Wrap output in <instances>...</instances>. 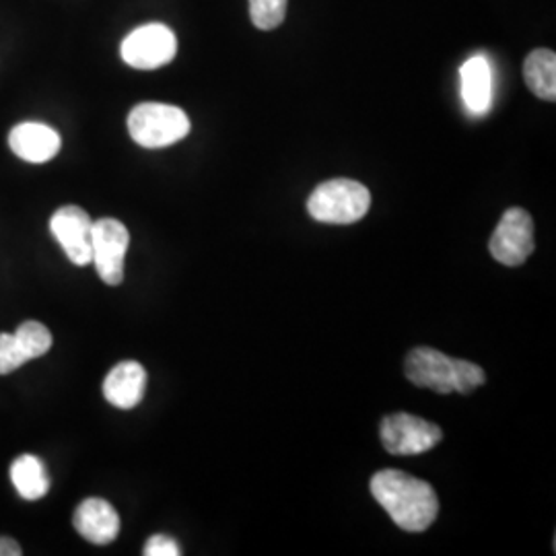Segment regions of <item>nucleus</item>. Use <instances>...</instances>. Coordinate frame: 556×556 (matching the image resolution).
<instances>
[{
  "label": "nucleus",
  "instance_id": "obj_2",
  "mask_svg": "<svg viewBox=\"0 0 556 556\" xmlns=\"http://www.w3.org/2000/svg\"><path fill=\"white\" fill-rule=\"evenodd\" d=\"M404 374L417 388L438 394H470L484 383V371L477 363L447 357L438 349H413L404 361Z\"/></svg>",
  "mask_w": 556,
  "mask_h": 556
},
{
  "label": "nucleus",
  "instance_id": "obj_4",
  "mask_svg": "<svg viewBox=\"0 0 556 556\" xmlns=\"http://www.w3.org/2000/svg\"><path fill=\"white\" fill-rule=\"evenodd\" d=\"M128 132L144 149H163L190 135V118L176 105L144 101L130 112Z\"/></svg>",
  "mask_w": 556,
  "mask_h": 556
},
{
  "label": "nucleus",
  "instance_id": "obj_14",
  "mask_svg": "<svg viewBox=\"0 0 556 556\" xmlns=\"http://www.w3.org/2000/svg\"><path fill=\"white\" fill-rule=\"evenodd\" d=\"M462 98L470 114L484 116L493 105V68L484 54L466 60L459 68Z\"/></svg>",
  "mask_w": 556,
  "mask_h": 556
},
{
  "label": "nucleus",
  "instance_id": "obj_3",
  "mask_svg": "<svg viewBox=\"0 0 556 556\" xmlns=\"http://www.w3.org/2000/svg\"><path fill=\"white\" fill-rule=\"evenodd\" d=\"M371 208L369 190L355 179L338 178L319 184L307 200L314 219L330 225H351L363 219Z\"/></svg>",
  "mask_w": 556,
  "mask_h": 556
},
{
  "label": "nucleus",
  "instance_id": "obj_10",
  "mask_svg": "<svg viewBox=\"0 0 556 556\" xmlns=\"http://www.w3.org/2000/svg\"><path fill=\"white\" fill-rule=\"evenodd\" d=\"M52 332L40 321H23L15 334H0V376L17 371L31 358L43 357L52 349Z\"/></svg>",
  "mask_w": 556,
  "mask_h": 556
},
{
  "label": "nucleus",
  "instance_id": "obj_6",
  "mask_svg": "<svg viewBox=\"0 0 556 556\" xmlns=\"http://www.w3.org/2000/svg\"><path fill=\"white\" fill-rule=\"evenodd\" d=\"M381 443L392 456H417L433 450L438 445L443 431L438 425L425 418L396 413L381 420L379 427Z\"/></svg>",
  "mask_w": 556,
  "mask_h": 556
},
{
  "label": "nucleus",
  "instance_id": "obj_12",
  "mask_svg": "<svg viewBox=\"0 0 556 556\" xmlns=\"http://www.w3.org/2000/svg\"><path fill=\"white\" fill-rule=\"evenodd\" d=\"M75 530L91 544H112L119 534L118 511L105 498H85L73 517Z\"/></svg>",
  "mask_w": 556,
  "mask_h": 556
},
{
  "label": "nucleus",
  "instance_id": "obj_13",
  "mask_svg": "<svg viewBox=\"0 0 556 556\" xmlns=\"http://www.w3.org/2000/svg\"><path fill=\"white\" fill-rule=\"evenodd\" d=\"M144 390L147 371L137 361H122L108 374V378L103 379V396L112 406L122 410L139 406Z\"/></svg>",
  "mask_w": 556,
  "mask_h": 556
},
{
  "label": "nucleus",
  "instance_id": "obj_16",
  "mask_svg": "<svg viewBox=\"0 0 556 556\" xmlns=\"http://www.w3.org/2000/svg\"><path fill=\"white\" fill-rule=\"evenodd\" d=\"M11 480L25 501H38L50 491V477L40 457L23 454L11 464Z\"/></svg>",
  "mask_w": 556,
  "mask_h": 556
},
{
  "label": "nucleus",
  "instance_id": "obj_1",
  "mask_svg": "<svg viewBox=\"0 0 556 556\" xmlns=\"http://www.w3.org/2000/svg\"><path fill=\"white\" fill-rule=\"evenodd\" d=\"M371 495L406 532H425L438 519L439 501L433 486L406 472L381 470L371 478Z\"/></svg>",
  "mask_w": 556,
  "mask_h": 556
},
{
  "label": "nucleus",
  "instance_id": "obj_8",
  "mask_svg": "<svg viewBox=\"0 0 556 556\" xmlns=\"http://www.w3.org/2000/svg\"><path fill=\"white\" fill-rule=\"evenodd\" d=\"M493 258L505 266H519L534 252V220L523 208H509L491 238Z\"/></svg>",
  "mask_w": 556,
  "mask_h": 556
},
{
  "label": "nucleus",
  "instance_id": "obj_17",
  "mask_svg": "<svg viewBox=\"0 0 556 556\" xmlns=\"http://www.w3.org/2000/svg\"><path fill=\"white\" fill-rule=\"evenodd\" d=\"M252 23L262 29L270 31L278 27L287 15V0H248Z\"/></svg>",
  "mask_w": 556,
  "mask_h": 556
},
{
  "label": "nucleus",
  "instance_id": "obj_11",
  "mask_svg": "<svg viewBox=\"0 0 556 556\" xmlns=\"http://www.w3.org/2000/svg\"><path fill=\"white\" fill-rule=\"evenodd\" d=\"M11 151L27 163H48L59 155L62 139L59 132L41 122L17 124L9 135Z\"/></svg>",
  "mask_w": 556,
  "mask_h": 556
},
{
  "label": "nucleus",
  "instance_id": "obj_5",
  "mask_svg": "<svg viewBox=\"0 0 556 556\" xmlns=\"http://www.w3.org/2000/svg\"><path fill=\"white\" fill-rule=\"evenodd\" d=\"M178 54V38L163 23H147L130 31L122 46V60L139 71H155L169 64Z\"/></svg>",
  "mask_w": 556,
  "mask_h": 556
},
{
  "label": "nucleus",
  "instance_id": "obj_9",
  "mask_svg": "<svg viewBox=\"0 0 556 556\" xmlns=\"http://www.w3.org/2000/svg\"><path fill=\"white\" fill-rule=\"evenodd\" d=\"M50 231L75 266L91 264L93 220L87 211L75 204L62 206L50 219Z\"/></svg>",
  "mask_w": 556,
  "mask_h": 556
},
{
  "label": "nucleus",
  "instance_id": "obj_15",
  "mask_svg": "<svg viewBox=\"0 0 556 556\" xmlns=\"http://www.w3.org/2000/svg\"><path fill=\"white\" fill-rule=\"evenodd\" d=\"M523 79L528 89L540 100L555 101L556 54L553 50L538 48L523 62Z\"/></svg>",
  "mask_w": 556,
  "mask_h": 556
},
{
  "label": "nucleus",
  "instance_id": "obj_7",
  "mask_svg": "<svg viewBox=\"0 0 556 556\" xmlns=\"http://www.w3.org/2000/svg\"><path fill=\"white\" fill-rule=\"evenodd\" d=\"M130 245V233L118 219L93 220L91 233V262L98 268L101 280L110 287H118L124 280V258Z\"/></svg>",
  "mask_w": 556,
  "mask_h": 556
},
{
  "label": "nucleus",
  "instance_id": "obj_19",
  "mask_svg": "<svg viewBox=\"0 0 556 556\" xmlns=\"http://www.w3.org/2000/svg\"><path fill=\"white\" fill-rule=\"evenodd\" d=\"M21 555H23V551H21L20 544H17L13 538H0V556Z\"/></svg>",
  "mask_w": 556,
  "mask_h": 556
},
{
  "label": "nucleus",
  "instance_id": "obj_18",
  "mask_svg": "<svg viewBox=\"0 0 556 556\" xmlns=\"http://www.w3.org/2000/svg\"><path fill=\"white\" fill-rule=\"evenodd\" d=\"M144 556H179L178 542L174 538L165 536V534H157V536H151L144 544Z\"/></svg>",
  "mask_w": 556,
  "mask_h": 556
}]
</instances>
